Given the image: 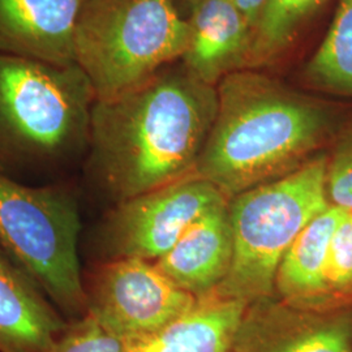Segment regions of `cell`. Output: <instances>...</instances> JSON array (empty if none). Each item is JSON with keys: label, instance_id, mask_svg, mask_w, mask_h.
<instances>
[{"label": "cell", "instance_id": "obj_18", "mask_svg": "<svg viewBox=\"0 0 352 352\" xmlns=\"http://www.w3.org/2000/svg\"><path fill=\"white\" fill-rule=\"evenodd\" d=\"M352 304V212L337 227L329 252L325 307Z\"/></svg>", "mask_w": 352, "mask_h": 352}, {"label": "cell", "instance_id": "obj_3", "mask_svg": "<svg viewBox=\"0 0 352 352\" xmlns=\"http://www.w3.org/2000/svg\"><path fill=\"white\" fill-rule=\"evenodd\" d=\"M96 93L77 65L0 55V174L65 182L88 151Z\"/></svg>", "mask_w": 352, "mask_h": 352}, {"label": "cell", "instance_id": "obj_16", "mask_svg": "<svg viewBox=\"0 0 352 352\" xmlns=\"http://www.w3.org/2000/svg\"><path fill=\"white\" fill-rule=\"evenodd\" d=\"M329 0H266L253 28L248 67L256 69L273 64Z\"/></svg>", "mask_w": 352, "mask_h": 352}, {"label": "cell", "instance_id": "obj_22", "mask_svg": "<svg viewBox=\"0 0 352 352\" xmlns=\"http://www.w3.org/2000/svg\"><path fill=\"white\" fill-rule=\"evenodd\" d=\"M200 0H174L177 11L187 20L192 10L199 4Z\"/></svg>", "mask_w": 352, "mask_h": 352}, {"label": "cell", "instance_id": "obj_13", "mask_svg": "<svg viewBox=\"0 0 352 352\" xmlns=\"http://www.w3.org/2000/svg\"><path fill=\"white\" fill-rule=\"evenodd\" d=\"M232 247L227 201L214 206L192 223L155 265L180 289L202 299L213 295L227 277Z\"/></svg>", "mask_w": 352, "mask_h": 352}, {"label": "cell", "instance_id": "obj_11", "mask_svg": "<svg viewBox=\"0 0 352 352\" xmlns=\"http://www.w3.org/2000/svg\"><path fill=\"white\" fill-rule=\"evenodd\" d=\"M182 64L202 82L217 87L248 67L253 28L232 0H200L187 19Z\"/></svg>", "mask_w": 352, "mask_h": 352}, {"label": "cell", "instance_id": "obj_7", "mask_svg": "<svg viewBox=\"0 0 352 352\" xmlns=\"http://www.w3.org/2000/svg\"><path fill=\"white\" fill-rule=\"evenodd\" d=\"M212 183L196 174L113 205L96 230L103 261L142 258L155 263L201 215L227 202Z\"/></svg>", "mask_w": 352, "mask_h": 352}, {"label": "cell", "instance_id": "obj_21", "mask_svg": "<svg viewBox=\"0 0 352 352\" xmlns=\"http://www.w3.org/2000/svg\"><path fill=\"white\" fill-rule=\"evenodd\" d=\"M232 1L245 16V19L250 21L252 28H254L266 0H232Z\"/></svg>", "mask_w": 352, "mask_h": 352}, {"label": "cell", "instance_id": "obj_2", "mask_svg": "<svg viewBox=\"0 0 352 352\" xmlns=\"http://www.w3.org/2000/svg\"><path fill=\"white\" fill-rule=\"evenodd\" d=\"M195 174L227 200L289 175L330 146L346 123L321 98L244 68L223 77Z\"/></svg>", "mask_w": 352, "mask_h": 352}, {"label": "cell", "instance_id": "obj_4", "mask_svg": "<svg viewBox=\"0 0 352 352\" xmlns=\"http://www.w3.org/2000/svg\"><path fill=\"white\" fill-rule=\"evenodd\" d=\"M327 151L289 175L248 189L228 201L232 261L214 296L250 302L276 295L280 261L327 201Z\"/></svg>", "mask_w": 352, "mask_h": 352}, {"label": "cell", "instance_id": "obj_1", "mask_svg": "<svg viewBox=\"0 0 352 352\" xmlns=\"http://www.w3.org/2000/svg\"><path fill=\"white\" fill-rule=\"evenodd\" d=\"M215 113V87L182 63L97 100L81 166L85 182L118 205L195 174Z\"/></svg>", "mask_w": 352, "mask_h": 352}, {"label": "cell", "instance_id": "obj_17", "mask_svg": "<svg viewBox=\"0 0 352 352\" xmlns=\"http://www.w3.org/2000/svg\"><path fill=\"white\" fill-rule=\"evenodd\" d=\"M302 76L311 88L352 98V0H338L327 36Z\"/></svg>", "mask_w": 352, "mask_h": 352}, {"label": "cell", "instance_id": "obj_8", "mask_svg": "<svg viewBox=\"0 0 352 352\" xmlns=\"http://www.w3.org/2000/svg\"><path fill=\"white\" fill-rule=\"evenodd\" d=\"M82 283L87 315L126 342L164 329L199 300L142 258L102 261Z\"/></svg>", "mask_w": 352, "mask_h": 352}, {"label": "cell", "instance_id": "obj_6", "mask_svg": "<svg viewBox=\"0 0 352 352\" xmlns=\"http://www.w3.org/2000/svg\"><path fill=\"white\" fill-rule=\"evenodd\" d=\"M80 234L71 182L36 186L0 174V245L68 321L87 315Z\"/></svg>", "mask_w": 352, "mask_h": 352}, {"label": "cell", "instance_id": "obj_14", "mask_svg": "<svg viewBox=\"0 0 352 352\" xmlns=\"http://www.w3.org/2000/svg\"><path fill=\"white\" fill-rule=\"evenodd\" d=\"M248 304L210 295L148 337L126 342V352H232Z\"/></svg>", "mask_w": 352, "mask_h": 352}, {"label": "cell", "instance_id": "obj_9", "mask_svg": "<svg viewBox=\"0 0 352 352\" xmlns=\"http://www.w3.org/2000/svg\"><path fill=\"white\" fill-rule=\"evenodd\" d=\"M232 352H352V304L305 308L277 295L250 302Z\"/></svg>", "mask_w": 352, "mask_h": 352}, {"label": "cell", "instance_id": "obj_19", "mask_svg": "<svg viewBox=\"0 0 352 352\" xmlns=\"http://www.w3.org/2000/svg\"><path fill=\"white\" fill-rule=\"evenodd\" d=\"M327 201L352 212V123H344L327 151Z\"/></svg>", "mask_w": 352, "mask_h": 352}, {"label": "cell", "instance_id": "obj_20", "mask_svg": "<svg viewBox=\"0 0 352 352\" xmlns=\"http://www.w3.org/2000/svg\"><path fill=\"white\" fill-rule=\"evenodd\" d=\"M47 352H126V342L85 315L68 321L60 337Z\"/></svg>", "mask_w": 352, "mask_h": 352}, {"label": "cell", "instance_id": "obj_12", "mask_svg": "<svg viewBox=\"0 0 352 352\" xmlns=\"http://www.w3.org/2000/svg\"><path fill=\"white\" fill-rule=\"evenodd\" d=\"M68 320L0 245V352H47Z\"/></svg>", "mask_w": 352, "mask_h": 352}, {"label": "cell", "instance_id": "obj_15", "mask_svg": "<svg viewBox=\"0 0 352 352\" xmlns=\"http://www.w3.org/2000/svg\"><path fill=\"white\" fill-rule=\"evenodd\" d=\"M346 210L329 205L305 226L278 267L276 295L305 308H327V270L333 235Z\"/></svg>", "mask_w": 352, "mask_h": 352}, {"label": "cell", "instance_id": "obj_5", "mask_svg": "<svg viewBox=\"0 0 352 352\" xmlns=\"http://www.w3.org/2000/svg\"><path fill=\"white\" fill-rule=\"evenodd\" d=\"M187 37L174 0H88L76 28L75 62L97 100H110L182 59Z\"/></svg>", "mask_w": 352, "mask_h": 352}, {"label": "cell", "instance_id": "obj_10", "mask_svg": "<svg viewBox=\"0 0 352 352\" xmlns=\"http://www.w3.org/2000/svg\"><path fill=\"white\" fill-rule=\"evenodd\" d=\"M88 0H0V55L55 65L75 62V33Z\"/></svg>", "mask_w": 352, "mask_h": 352}]
</instances>
